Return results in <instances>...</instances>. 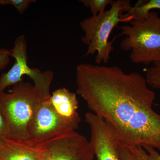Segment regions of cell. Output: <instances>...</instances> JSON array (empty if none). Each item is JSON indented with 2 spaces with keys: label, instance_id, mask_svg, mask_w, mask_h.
Here are the masks:
<instances>
[{
  "label": "cell",
  "instance_id": "obj_1",
  "mask_svg": "<svg viewBox=\"0 0 160 160\" xmlns=\"http://www.w3.org/2000/svg\"><path fill=\"white\" fill-rule=\"evenodd\" d=\"M77 93L88 108L110 125L121 142L160 151V114L146 78L117 66L82 63L76 68Z\"/></svg>",
  "mask_w": 160,
  "mask_h": 160
},
{
  "label": "cell",
  "instance_id": "obj_2",
  "mask_svg": "<svg viewBox=\"0 0 160 160\" xmlns=\"http://www.w3.org/2000/svg\"><path fill=\"white\" fill-rule=\"evenodd\" d=\"M43 100L35 87L22 80L0 94V109L7 127L6 138L28 142L29 123Z\"/></svg>",
  "mask_w": 160,
  "mask_h": 160
},
{
  "label": "cell",
  "instance_id": "obj_3",
  "mask_svg": "<svg viewBox=\"0 0 160 160\" xmlns=\"http://www.w3.org/2000/svg\"><path fill=\"white\" fill-rule=\"evenodd\" d=\"M111 6L109 10L84 19L80 24L85 34L81 39L88 46L85 56L97 52L95 61L98 64L102 62L107 64L111 58L110 53L114 50L112 43L116 38L110 42L109 38L115 27L120 22H130L133 20L132 17L122 15L131 7L130 1H113Z\"/></svg>",
  "mask_w": 160,
  "mask_h": 160
},
{
  "label": "cell",
  "instance_id": "obj_4",
  "mask_svg": "<svg viewBox=\"0 0 160 160\" xmlns=\"http://www.w3.org/2000/svg\"><path fill=\"white\" fill-rule=\"evenodd\" d=\"M130 25L119 27L118 37L126 36L120 43L124 51H131L130 58L135 64L149 65L160 62V18L151 11L142 21L132 20Z\"/></svg>",
  "mask_w": 160,
  "mask_h": 160
},
{
  "label": "cell",
  "instance_id": "obj_5",
  "mask_svg": "<svg viewBox=\"0 0 160 160\" xmlns=\"http://www.w3.org/2000/svg\"><path fill=\"white\" fill-rule=\"evenodd\" d=\"M27 42L24 35L16 38L14 47L9 50L10 56L15 59L11 69L0 77V94L10 86H12L22 80L24 76H28L33 81L38 92L43 99L50 98V86L54 78L51 70L42 72L36 68H32L28 65Z\"/></svg>",
  "mask_w": 160,
  "mask_h": 160
},
{
  "label": "cell",
  "instance_id": "obj_6",
  "mask_svg": "<svg viewBox=\"0 0 160 160\" xmlns=\"http://www.w3.org/2000/svg\"><path fill=\"white\" fill-rule=\"evenodd\" d=\"M44 160H94L89 141L75 131L66 132L42 143Z\"/></svg>",
  "mask_w": 160,
  "mask_h": 160
},
{
  "label": "cell",
  "instance_id": "obj_7",
  "mask_svg": "<svg viewBox=\"0 0 160 160\" xmlns=\"http://www.w3.org/2000/svg\"><path fill=\"white\" fill-rule=\"evenodd\" d=\"M72 131L75 130L58 117L50 98L43 99L28 126V142L41 144L52 138Z\"/></svg>",
  "mask_w": 160,
  "mask_h": 160
},
{
  "label": "cell",
  "instance_id": "obj_8",
  "mask_svg": "<svg viewBox=\"0 0 160 160\" xmlns=\"http://www.w3.org/2000/svg\"><path fill=\"white\" fill-rule=\"evenodd\" d=\"M85 118L91 132L89 143L98 160H121L118 149L120 140L113 129L93 112H87Z\"/></svg>",
  "mask_w": 160,
  "mask_h": 160
},
{
  "label": "cell",
  "instance_id": "obj_9",
  "mask_svg": "<svg viewBox=\"0 0 160 160\" xmlns=\"http://www.w3.org/2000/svg\"><path fill=\"white\" fill-rule=\"evenodd\" d=\"M53 109L63 122L75 130L81 121L78 112V101L76 95L65 88L55 90L50 98Z\"/></svg>",
  "mask_w": 160,
  "mask_h": 160
},
{
  "label": "cell",
  "instance_id": "obj_10",
  "mask_svg": "<svg viewBox=\"0 0 160 160\" xmlns=\"http://www.w3.org/2000/svg\"><path fill=\"white\" fill-rule=\"evenodd\" d=\"M0 160H44L45 150L42 144L20 142L0 138Z\"/></svg>",
  "mask_w": 160,
  "mask_h": 160
},
{
  "label": "cell",
  "instance_id": "obj_11",
  "mask_svg": "<svg viewBox=\"0 0 160 160\" xmlns=\"http://www.w3.org/2000/svg\"><path fill=\"white\" fill-rule=\"evenodd\" d=\"M154 9H160V0L139 1L134 6H131L125 17L133 18L136 21H142L148 17L149 12Z\"/></svg>",
  "mask_w": 160,
  "mask_h": 160
},
{
  "label": "cell",
  "instance_id": "obj_12",
  "mask_svg": "<svg viewBox=\"0 0 160 160\" xmlns=\"http://www.w3.org/2000/svg\"><path fill=\"white\" fill-rule=\"evenodd\" d=\"M146 79L148 86L154 89L160 88V62L156 63L146 70Z\"/></svg>",
  "mask_w": 160,
  "mask_h": 160
},
{
  "label": "cell",
  "instance_id": "obj_13",
  "mask_svg": "<svg viewBox=\"0 0 160 160\" xmlns=\"http://www.w3.org/2000/svg\"><path fill=\"white\" fill-rule=\"evenodd\" d=\"M79 2L82 3L85 7H89L92 15L94 16L105 12L107 5H111L113 1L112 0H81Z\"/></svg>",
  "mask_w": 160,
  "mask_h": 160
},
{
  "label": "cell",
  "instance_id": "obj_14",
  "mask_svg": "<svg viewBox=\"0 0 160 160\" xmlns=\"http://www.w3.org/2000/svg\"><path fill=\"white\" fill-rule=\"evenodd\" d=\"M35 0H0L1 5H11L13 6L21 14H23Z\"/></svg>",
  "mask_w": 160,
  "mask_h": 160
},
{
  "label": "cell",
  "instance_id": "obj_15",
  "mask_svg": "<svg viewBox=\"0 0 160 160\" xmlns=\"http://www.w3.org/2000/svg\"><path fill=\"white\" fill-rule=\"evenodd\" d=\"M118 149L121 160H138L128 145L121 141Z\"/></svg>",
  "mask_w": 160,
  "mask_h": 160
},
{
  "label": "cell",
  "instance_id": "obj_16",
  "mask_svg": "<svg viewBox=\"0 0 160 160\" xmlns=\"http://www.w3.org/2000/svg\"><path fill=\"white\" fill-rule=\"evenodd\" d=\"M9 50L6 49H0V70L5 69L10 62Z\"/></svg>",
  "mask_w": 160,
  "mask_h": 160
},
{
  "label": "cell",
  "instance_id": "obj_17",
  "mask_svg": "<svg viewBox=\"0 0 160 160\" xmlns=\"http://www.w3.org/2000/svg\"><path fill=\"white\" fill-rule=\"evenodd\" d=\"M142 147L146 150L147 160H160V154L156 149L149 146H143Z\"/></svg>",
  "mask_w": 160,
  "mask_h": 160
},
{
  "label": "cell",
  "instance_id": "obj_18",
  "mask_svg": "<svg viewBox=\"0 0 160 160\" xmlns=\"http://www.w3.org/2000/svg\"><path fill=\"white\" fill-rule=\"evenodd\" d=\"M129 148L134 153L138 160H147L146 157V151L142 146H129Z\"/></svg>",
  "mask_w": 160,
  "mask_h": 160
},
{
  "label": "cell",
  "instance_id": "obj_19",
  "mask_svg": "<svg viewBox=\"0 0 160 160\" xmlns=\"http://www.w3.org/2000/svg\"><path fill=\"white\" fill-rule=\"evenodd\" d=\"M7 134V127L6 122L0 109V138H6Z\"/></svg>",
  "mask_w": 160,
  "mask_h": 160
},
{
  "label": "cell",
  "instance_id": "obj_20",
  "mask_svg": "<svg viewBox=\"0 0 160 160\" xmlns=\"http://www.w3.org/2000/svg\"><path fill=\"white\" fill-rule=\"evenodd\" d=\"M1 144H2V142H1V138H0V146H1Z\"/></svg>",
  "mask_w": 160,
  "mask_h": 160
}]
</instances>
